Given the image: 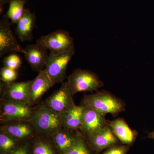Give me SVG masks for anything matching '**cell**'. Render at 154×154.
Returning a JSON list of instances; mask_svg holds the SVG:
<instances>
[{
	"label": "cell",
	"mask_w": 154,
	"mask_h": 154,
	"mask_svg": "<svg viewBox=\"0 0 154 154\" xmlns=\"http://www.w3.org/2000/svg\"><path fill=\"white\" fill-rule=\"evenodd\" d=\"M37 134L50 137L63 128L60 116L45 107L42 103L36 105L29 121Z\"/></svg>",
	"instance_id": "cell-1"
},
{
	"label": "cell",
	"mask_w": 154,
	"mask_h": 154,
	"mask_svg": "<svg viewBox=\"0 0 154 154\" xmlns=\"http://www.w3.org/2000/svg\"><path fill=\"white\" fill-rule=\"evenodd\" d=\"M25 59L34 71L40 72L44 69L49 54L48 50L41 44L29 45L24 48Z\"/></svg>",
	"instance_id": "cell-14"
},
{
	"label": "cell",
	"mask_w": 154,
	"mask_h": 154,
	"mask_svg": "<svg viewBox=\"0 0 154 154\" xmlns=\"http://www.w3.org/2000/svg\"><path fill=\"white\" fill-rule=\"evenodd\" d=\"M22 143L8 134L0 131V154L12 153Z\"/></svg>",
	"instance_id": "cell-21"
},
{
	"label": "cell",
	"mask_w": 154,
	"mask_h": 154,
	"mask_svg": "<svg viewBox=\"0 0 154 154\" xmlns=\"http://www.w3.org/2000/svg\"><path fill=\"white\" fill-rule=\"evenodd\" d=\"M31 144L29 141L22 142L17 149L10 154H30Z\"/></svg>",
	"instance_id": "cell-26"
},
{
	"label": "cell",
	"mask_w": 154,
	"mask_h": 154,
	"mask_svg": "<svg viewBox=\"0 0 154 154\" xmlns=\"http://www.w3.org/2000/svg\"><path fill=\"white\" fill-rule=\"evenodd\" d=\"M36 107L29 104L1 99L0 121L2 124L14 121H29Z\"/></svg>",
	"instance_id": "cell-4"
},
{
	"label": "cell",
	"mask_w": 154,
	"mask_h": 154,
	"mask_svg": "<svg viewBox=\"0 0 154 154\" xmlns=\"http://www.w3.org/2000/svg\"><path fill=\"white\" fill-rule=\"evenodd\" d=\"M68 86L74 95L80 92H93L103 87L98 75L87 69H77L67 77Z\"/></svg>",
	"instance_id": "cell-3"
},
{
	"label": "cell",
	"mask_w": 154,
	"mask_h": 154,
	"mask_svg": "<svg viewBox=\"0 0 154 154\" xmlns=\"http://www.w3.org/2000/svg\"><path fill=\"white\" fill-rule=\"evenodd\" d=\"M148 137L149 138L154 139V130L153 131H152V132L149 133Z\"/></svg>",
	"instance_id": "cell-28"
},
{
	"label": "cell",
	"mask_w": 154,
	"mask_h": 154,
	"mask_svg": "<svg viewBox=\"0 0 154 154\" xmlns=\"http://www.w3.org/2000/svg\"><path fill=\"white\" fill-rule=\"evenodd\" d=\"M6 15L0 20V56L10 52L24 54V48L19 44L11 30V24Z\"/></svg>",
	"instance_id": "cell-8"
},
{
	"label": "cell",
	"mask_w": 154,
	"mask_h": 154,
	"mask_svg": "<svg viewBox=\"0 0 154 154\" xmlns=\"http://www.w3.org/2000/svg\"><path fill=\"white\" fill-rule=\"evenodd\" d=\"M30 82L5 83L1 81V99L29 104L28 88Z\"/></svg>",
	"instance_id": "cell-11"
},
{
	"label": "cell",
	"mask_w": 154,
	"mask_h": 154,
	"mask_svg": "<svg viewBox=\"0 0 154 154\" xmlns=\"http://www.w3.org/2000/svg\"><path fill=\"white\" fill-rule=\"evenodd\" d=\"M108 125L116 137L123 144L129 146L135 140L137 132L131 129L123 119H116L108 122Z\"/></svg>",
	"instance_id": "cell-17"
},
{
	"label": "cell",
	"mask_w": 154,
	"mask_h": 154,
	"mask_svg": "<svg viewBox=\"0 0 154 154\" xmlns=\"http://www.w3.org/2000/svg\"><path fill=\"white\" fill-rule=\"evenodd\" d=\"M0 131L8 134L21 142L29 141L37 134L29 121H14L2 124Z\"/></svg>",
	"instance_id": "cell-12"
},
{
	"label": "cell",
	"mask_w": 154,
	"mask_h": 154,
	"mask_svg": "<svg viewBox=\"0 0 154 154\" xmlns=\"http://www.w3.org/2000/svg\"><path fill=\"white\" fill-rule=\"evenodd\" d=\"M91 149L82 134L73 146L63 154H91Z\"/></svg>",
	"instance_id": "cell-22"
},
{
	"label": "cell",
	"mask_w": 154,
	"mask_h": 154,
	"mask_svg": "<svg viewBox=\"0 0 154 154\" xmlns=\"http://www.w3.org/2000/svg\"><path fill=\"white\" fill-rule=\"evenodd\" d=\"M129 149V146H117L116 145L110 147L102 154H126Z\"/></svg>",
	"instance_id": "cell-25"
},
{
	"label": "cell",
	"mask_w": 154,
	"mask_h": 154,
	"mask_svg": "<svg viewBox=\"0 0 154 154\" xmlns=\"http://www.w3.org/2000/svg\"><path fill=\"white\" fill-rule=\"evenodd\" d=\"M18 70L4 66L1 69L0 79L1 81L5 83L12 82L17 80Z\"/></svg>",
	"instance_id": "cell-23"
},
{
	"label": "cell",
	"mask_w": 154,
	"mask_h": 154,
	"mask_svg": "<svg viewBox=\"0 0 154 154\" xmlns=\"http://www.w3.org/2000/svg\"><path fill=\"white\" fill-rule=\"evenodd\" d=\"M84 106L75 105L60 114L63 127L72 130H80L82 125Z\"/></svg>",
	"instance_id": "cell-18"
},
{
	"label": "cell",
	"mask_w": 154,
	"mask_h": 154,
	"mask_svg": "<svg viewBox=\"0 0 154 154\" xmlns=\"http://www.w3.org/2000/svg\"><path fill=\"white\" fill-rule=\"evenodd\" d=\"M57 154L52 140L50 141L42 138H37L31 144L30 154Z\"/></svg>",
	"instance_id": "cell-19"
},
{
	"label": "cell",
	"mask_w": 154,
	"mask_h": 154,
	"mask_svg": "<svg viewBox=\"0 0 154 154\" xmlns=\"http://www.w3.org/2000/svg\"><path fill=\"white\" fill-rule=\"evenodd\" d=\"M27 0H11L9 2L8 10L6 17L11 20L13 24H17L22 18L25 11Z\"/></svg>",
	"instance_id": "cell-20"
},
{
	"label": "cell",
	"mask_w": 154,
	"mask_h": 154,
	"mask_svg": "<svg viewBox=\"0 0 154 154\" xmlns=\"http://www.w3.org/2000/svg\"><path fill=\"white\" fill-rule=\"evenodd\" d=\"M73 96L66 82H63L60 88L54 91L42 104L48 109L60 115L75 105Z\"/></svg>",
	"instance_id": "cell-7"
},
{
	"label": "cell",
	"mask_w": 154,
	"mask_h": 154,
	"mask_svg": "<svg viewBox=\"0 0 154 154\" xmlns=\"http://www.w3.org/2000/svg\"><path fill=\"white\" fill-rule=\"evenodd\" d=\"M75 53V48L57 55L50 53L45 69L54 85L65 79L67 67Z\"/></svg>",
	"instance_id": "cell-6"
},
{
	"label": "cell",
	"mask_w": 154,
	"mask_h": 154,
	"mask_svg": "<svg viewBox=\"0 0 154 154\" xmlns=\"http://www.w3.org/2000/svg\"><path fill=\"white\" fill-rule=\"evenodd\" d=\"M62 128L50 137L59 154H63L73 146L82 134Z\"/></svg>",
	"instance_id": "cell-15"
},
{
	"label": "cell",
	"mask_w": 154,
	"mask_h": 154,
	"mask_svg": "<svg viewBox=\"0 0 154 154\" xmlns=\"http://www.w3.org/2000/svg\"><path fill=\"white\" fill-rule=\"evenodd\" d=\"M54 86L45 69L39 72L35 79L30 81L28 88V103L34 106L39 104L42 96Z\"/></svg>",
	"instance_id": "cell-10"
},
{
	"label": "cell",
	"mask_w": 154,
	"mask_h": 154,
	"mask_svg": "<svg viewBox=\"0 0 154 154\" xmlns=\"http://www.w3.org/2000/svg\"><path fill=\"white\" fill-rule=\"evenodd\" d=\"M36 19L35 13H31L29 8L25 9L22 18L17 22L15 31L20 41L24 42L33 39Z\"/></svg>",
	"instance_id": "cell-16"
},
{
	"label": "cell",
	"mask_w": 154,
	"mask_h": 154,
	"mask_svg": "<svg viewBox=\"0 0 154 154\" xmlns=\"http://www.w3.org/2000/svg\"><path fill=\"white\" fill-rule=\"evenodd\" d=\"M54 55L61 54L74 49L73 38L68 31L58 30L41 36L36 41Z\"/></svg>",
	"instance_id": "cell-5"
},
{
	"label": "cell",
	"mask_w": 154,
	"mask_h": 154,
	"mask_svg": "<svg viewBox=\"0 0 154 154\" xmlns=\"http://www.w3.org/2000/svg\"><path fill=\"white\" fill-rule=\"evenodd\" d=\"M82 105L91 106L105 115L110 113L113 116H116L125 110L124 102L106 91L85 95Z\"/></svg>",
	"instance_id": "cell-2"
},
{
	"label": "cell",
	"mask_w": 154,
	"mask_h": 154,
	"mask_svg": "<svg viewBox=\"0 0 154 154\" xmlns=\"http://www.w3.org/2000/svg\"><path fill=\"white\" fill-rule=\"evenodd\" d=\"M86 138L91 149L96 152L102 151L116 145L118 141L108 125Z\"/></svg>",
	"instance_id": "cell-13"
},
{
	"label": "cell",
	"mask_w": 154,
	"mask_h": 154,
	"mask_svg": "<svg viewBox=\"0 0 154 154\" xmlns=\"http://www.w3.org/2000/svg\"><path fill=\"white\" fill-rule=\"evenodd\" d=\"M4 66L18 70L22 65V62L19 55L12 54L6 57L3 60Z\"/></svg>",
	"instance_id": "cell-24"
},
{
	"label": "cell",
	"mask_w": 154,
	"mask_h": 154,
	"mask_svg": "<svg viewBox=\"0 0 154 154\" xmlns=\"http://www.w3.org/2000/svg\"><path fill=\"white\" fill-rule=\"evenodd\" d=\"M82 122L80 130L87 137L97 132L108 125L105 115L91 106L84 105Z\"/></svg>",
	"instance_id": "cell-9"
},
{
	"label": "cell",
	"mask_w": 154,
	"mask_h": 154,
	"mask_svg": "<svg viewBox=\"0 0 154 154\" xmlns=\"http://www.w3.org/2000/svg\"><path fill=\"white\" fill-rule=\"evenodd\" d=\"M11 0H0V12L2 14L4 11V6L9 3Z\"/></svg>",
	"instance_id": "cell-27"
}]
</instances>
